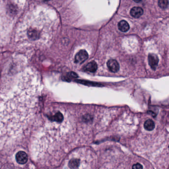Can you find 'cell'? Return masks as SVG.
Masks as SVG:
<instances>
[{
  "mask_svg": "<svg viewBox=\"0 0 169 169\" xmlns=\"http://www.w3.org/2000/svg\"><path fill=\"white\" fill-rule=\"evenodd\" d=\"M42 85L40 76L25 72L0 98V141L22 137L32 124L39 106Z\"/></svg>",
  "mask_w": 169,
  "mask_h": 169,
  "instance_id": "6da1fadb",
  "label": "cell"
},
{
  "mask_svg": "<svg viewBox=\"0 0 169 169\" xmlns=\"http://www.w3.org/2000/svg\"><path fill=\"white\" fill-rule=\"evenodd\" d=\"M88 58V54L87 51L84 50H81L75 56V63L80 64L84 62Z\"/></svg>",
  "mask_w": 169,
  "mask_h": 169,
  "instance_id": "7a4b0ae2",
  "label": "cell"
},
{
  "mask_svg": "<svg viewBox=\"0 0 169 169\" xmlns=\"http://www.w3.org/2000/svg\"><path fill=\"white\" fill-rule=\"evenodd\" d=\"M159 59L158 56L154 54H150L148 55V63L153 70H155L158 66Z\"/></svg>",
  "mask_w": 169,
  "mask_h": 169,
  "instance_id": "3957f363",
  "label": "cell"
},
{
  "mask_svg": "<svg viewBox=\"0 0 169 169\" xmlns=\"http://www.w3.org/2000/svg\"><path fill=\"white\" fill-rule=\"evenodd\" d=\"M107 65L110 72L114 73L118 72L120 69L119 63L115 59H111L109 60L107 63Z\"/></svg>",
  "mask_w": 169,
  "mask_h": 169,
  "instance_id": "277c9868",
  "label": "cell"
},
{
  "mask_svg": "<svg viewBox=\"0 0 169 169\" xmlns=\"http://www.w3.org/2000/svg\"><path fill=\"white\" fill-rule=\"evenodd\" d=\"M16 160L18 164H24L28 161L27 154L24 151H20L16 153Z\"/></svg>",
  "mask_w": 169,
  "mask_h": 169,
  "instance_id": "5b68a950",
  "label": "cell"
},
{
  "mask_svg": "<svg viewBox=\"0 0 169 169\" xmlns=\"http://www.w3.org/2000/svg\"><path fill=\"white\" fill-rule=\"evenodd\" d=\"M131 16L135 18H139L143 14V10L141 7H133L131 9L130 12Z\"/></svg>",
  "mask_w": 169,
  "mask_h": 169,
  "instance_id": "8992f818",
  "label": "cell"
},
{
  "mask_svg": "<svg viewBox=\"0 0 169 169\" xmlns=\"http://www.w3.org/2000/svg\"><path fill=\"white\" fill-rule=\"evenodd\" d=\"M28 36L32 40H36L40 37V33L37 30L35 29H29L27 32Z\"/></svg>",
  "mask_w": 169,
  "mask_h": 169,
  "instance_id": "52a82bcc",
  "label": "cell"
},
{
  "mask_svg": "<svg viewBox=\"0 0 169 169\" xmlns=\"http://www.w3.org/2000/svg\"><path fill=\"white\" fill-rule=\"evenodd\" d=\"M118 28L120 30H121L123 32H126L130 29V25L127 22L124 20H121V22H119Z\"/></svg>",
  "mask_w": 169,
  "mask_h": 169,
  "instance_id": "ba28073f",
  "label": "cell"
},
{
  "mask_svg": "<svg viewBox=\"0 0 169 169\" xmlns=\"http://www.w3.org/2000/svg\"><path fill=\"white\" fill-rule=\"evenodd\" d=\"M98 66L97 63L95 61H92L88 63L85 67V70L91 72H95L97 70Z\"/></svg>",
  "mask_w": 169,
  "mask_h": 169,
  "instance_id": "9c48e42d",
  "label": "cell"
},
{
  "mask_svg": "<svg viewBox=\"0 0 169 169\" xmlns=\"http://www.w3.org/2000/svg\"><path fill=\"white\" fill-rule=\"evenodd\" d=\"M155 123L153 121H152L151 119L147 120V121H145L144 122V128L148 131H152L154 129Z\"/></svg>",
  "mask_w": 169,
  "mask_h": 169,
  "instance_id": "30bf717a",
  "label": "cell"
},
{
  "mask_svg": "<svg viewBox=\"0 0 169 169\" xmlns=\"http://www.w3.org/2000/svg\"><path fill=\"white\" fill-rule=\"evenodd\" d=\"M79 164H80L79 160L76 159H73L70 160L68 163V166L72 169H75L79 167Z\"/></svg>",
  "mask_w": 169,
  "mask_h": 169,
  "instance_id": "8fae6325",
  "label": "cell"
},
{
  "mask_svg": "<svg viewBox=\"0 0 169 169\" xmlns=\"http://www.w3.org/2000/svg\"><path fill=\"white\" fill-rule=\"evenodd\" d=\"M77 82L80 83L81 84H83L87 85H90V86H93V87H100L101 85L97 83H93L91 81H84V80H76Z\"/></svg>",
  "mask_w": 169,
  "mask_h": 169,
  "instance_id": "7c38bea8",
  "label": "cell"
},
{
  "mask_svg": "<svg viewBox=\"0 0 169 169\" xmlns=\"http://www.w3.org/2000/svg\"><path fill=\"white\" fill-rule=\"evenodd\" d=\"M168 4L169 2L168 0H159L158 5L159 7H161V9H166L168 6Z\"/></svg>",
  "mask_w": 169,
  "mask_h": 169,
  "instance_id": "4fadbf2b",
  "label": "cell"
},
{
  "mask_svg": "<svg viewBox=\"0 0 169 169\" xmlns=\"http://www.w3.org/2000/svg\"><path fill=\"white\" fill-rule=\"evenodd\" d=\"M132 169H142L143 168V167H142V166L141 165V164H139V163H137V164H135V165H133V166H132Z\"/></svg>",
  "mask_w": 169,
  "mask_h": 169,
  "instance_id": "5bb4252c",
  "label": "cell"
},
{
  "mask_svg": "<svg viewBox=\"0 0 169 169\" xmlns=\"http://www.w3.org/2000/svg\"><path fill=\"white\" fill-rule=\"evenodd\" d=\"M68 76H70V77H72V78H77L78 76L77 74L74 72H70L68 73Z\"/></svg>",
  "mask_w": 169,
  "mask_h": 169,
  "instance_id": "9a60e30c",
  "label": "cell"
},
{
  "mask_svg": "<svg viewBox=\"0 0 169 169\" xmlns=\"http://www.w3.org/2000/svg\"><path fill=\"white\" fill-rule=\"evenodd\" d=\"M135 2H136V3H139V2H140L141 0H133Z\"/></svg>",
  "mask_w": 169,
  "mask_h": 169,
  "instance_id": "2e32d148",
  "label": "cell"
},
{
  "mask_svg": "<svg viewBox=\"0 0 169 169\" xmlns=\"http://www.w3.org/2000/svg\"><path fill=\"white\" fill-rule=\"evenodd\" d=\"M47 1H48V0H47Z\"/></svg>",
  "mask_w": 169,
  "mask_h": 169,
  "instance_id": "e0dca14e",
  "label": "cell"
}]
</instances>
